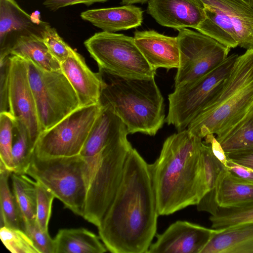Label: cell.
Listing matches in <instances>:
<instances>
[{
    "label": "cell",
    "mask_w": 253,
    "mask_h": 253,
    "mask_svg": "<svg viewBox=\"0 0 253 253\" xmlns=\"http://www.w3.org/2000/svg\"><path fill=\"white\" fill-rule=\"evenodd\" d=\"M159 215L148 164L130 151L115 195L100 224L99 236L113 253H147Z\"/></svg>",
    "instance_id": "cell-1"
},
{
    "label": "cell",
    "mask_w": 253,
    "mask_h": 253,
    "mask_svg": "<svg viewBox=\"0 0 253 253\" xmlns=\"http://www.w3.org/2000/svg\"><path fill=\"white\" fill-rule=\"evenodd\" d=\"M9 112L26 128L34 150L41 134L36 106L30 85L28 62L15 55H9Z\"/></svg>",
    "instance_id": "cell-13"
},
{
    "label": "cell",
    "mask_w": 253,
    "mask_h": 253,
    "mask_svg": "<svg viewBox=\"0 0 253 253\" xmlns=\"http://www.w3.org/2000/svg\"><path fill=\"white\" fill-rule=\"evenodd\" d=\"M35 185L37 192L36 222L44 231H48V223L51 213L52 204L55 198L53 193L39 181Z\"/></svg>",
    "instance_id": "cell-33"
},
{
    "label": "cell",
    "mask_w": 253,
    "mask_h": 253,
    "mask_svg": "<svg viewBox=\"0 0 253 253\" xmlns=\"http://www.w3.org/2000/svg\"><path fill=\"white\" fill-rule=\"evenodd\" d=\"M9 53L30 62L44 71L61 70L60 63L50 54L41 36L35 33L18 37L9 48Z\"/></svg>",
    "instance_id": "cell-21"
},
{
    "label": "cell",
    "mask_w": 253,
    "mask_h": 253,
    "mask_svg": "<svg viewBox=\"0 0 253 253\" xmlns=\"http://www.w3.org/2000/svg\"><path fill=\"white\" fill-rule=\"evenodd\" d=\"M60 66L77 94L80 107L99 103L103 80L99 72L89 69L82 55L71 48L69 56Z\"/></svg>",
    "instance_id": "cell-17"
},
{
    "label": "cell",
    "mask_w": 253,
    "mask_h": 253,
    "mask_svg": "<svg viewBox=\"0 0 253 253\" xmlns=\"http://www.w3.org/2000/svg\"><path fill=\"white\" fill-rule=\"evenodd\" d=\"M215 229L178 220L157 234L147 253H200Z\"/></svg>",
    "instance_id": "cell-14"
},
{
    "label": "cell",
    "mask_w": 253,
    "mask_h": 253,
    "mask_svg": "<svg viewBox=\"0 0 253 253\" xmlns=\"http://www.w3.org/2000/svg\"><path fill=\"white\" fill-rule=\"evenodd\" d=\"M228 171L236 178L253 185V169L228 159L225 165Z\"/></svg>",
    "instance_id": "cell-37"
},
{
    "label": "cell",
    "mask_w": 253,
    "mask_h": 253,
    "mask_svg": "<svg viewBox=\"0 0 253 253\" xmlns=\"http://www.w3.org/2000/svg\"><path fill=\"white\" fill-rule=\"evenodd\" d=\"M31 20L34 25L42 26L45 23L41 20V12L39 10L34 11L30 15Z\"/></svg>",
    "instance_id": "cell-41"
},
{
    "label": "cell",
    "mask_w": 253,
    "mask_h": 253,
    "mask_svg": "<svg viewBox=\"0 0 253 253\" xmlns=\"http://www.w3.org/2000/svg\"><path fill=\"white\" fill-rule=\"evenodd\" d=\"M101 109L100 103L78 108L42 132L36 142L33 153L40 158L80 155Z\"/></svg>",
    "instance_id": "cell-11"
},
{
    "label": "cell",
    "mask_w": 253,
    "mask_h": 253,
    "mask_svg": "<svg viewBox=\"0 0 253 253\" xmlns=\"http://www.w3.org/2000/svg\"><path fill=\"white\" fill-rule=\"evenodd\" d=\"M202 155L206 192L196 206L199 211L213 215L219 208L216 200V195L226 168L213 155L210 145L203 141Z\"/></svg>",
    "instance_id": "cell-22"
},
{
    "label": "cell",
    "mask_w": 253,
    "mask_h": 253,
    "mask_svg": "<svg viewBox=\"0 0 253 253\" xmlns=\"http://www.w3.org/2000/svg\"><path fill=\"white\" fill-rule=\"evenodd\" d=\"M247 3H248L249 5H250L253 8V0H243Z\"/></svg>",
    "instance_id": "cell-43"
},
{
    "label": "cell",
    "mask_w": 253,
    "mask_h": 253,
    "mask_svg": "<svg viewBox=\"0 0 253 253\" xmlns=\"http://www.w3.org/2000/svg\"><path fill=\"white\" fill-rule=\"evenodd\" d=\"M109 0H44L43 5L52 11L58 9L77 4H84L90 6L96 2H105Z\"/></svg>",
    "instance_id": "cell-39"
},
{
    "label": "cell",
    "mask_w": 253,
    "mask_h": 253,
    "mask_svg": "<svg viewBox=\"0 0 253 253\" xmlns=\"http://www.w3.org/2000/svg\"><path fill=\"white\" fill-rule=\"evenodd\" d=\"M30 15L18 5L15 0H0V45L4 49L8 38L15 32L34 33L30 29L34 27Z\"/></svg>",
    "instance_id": "cell-24"
},
{
    "label": "cell",
    "mask_w": 253,
    "mask_h": 253,
    "mask_svg": "<svg viewBox=\"0 0 253 253\" xmlns=\"http://www.w3.org/2000/svg\"><path fill=\"white\" fill-rule=\"evenodd\" d=\"M133 38L135 44L153 70L178 68L180 57L177 37L166 36L150 30H136Z\"/></svg>",
    "instance_id": "cell-18"
},
{
    "label": "cell",
    "mask_w": 253,
    "mask_h": 253,
    "mask_svg": "<svg viewBox=\"0 0 253 253\" xmlns=\"http://www.w3.org/2000/svg\"><path fill=\"white\" fill-rule=\"evenodd\" d=\"M11 172L0 164V227L23 230L24 221L15 198L8 185Z\"/></svg>",
    "instance_id": "cell-27"
},
{
    "label": "cell",
    "mask_w": 253,
    "mask_h": 253,
    "mask_svg": "<svg viewBox=\"0 0 253 253\" xmlns=\"http://www.w3.org/2000/svg\"><path fill=\"white\" fill-rule=\"evenodd\" d=\"M0 238L12 253H39L32 240L23 230L1 227Z\"/></svg>",
    "instance_id": "cell-32"
},
{
    "label": "cell",
    "mask_w": 253,
    "mask_h": 253,
    "mask_svg": "<svg viewBox=\"0 0 253 253\" xmlns=\"http://www.w3.org/2000/svg\"><path fill=\"white\" fill-rule=\"evenodd\" d=\"M24 231L32 240L39 253H54V239L48 231L42 230L36 221L24 222Z\"/></svg>",
    "instance_id": "cell-35"
},
{
    "label": "cell",
    "mask_w": 253,
    "mask_h": 253,
    "mask_svg": "<svg viewBox=\"0 0 253 253\" xmlns=\"http://www.w3.org/2000/svg\"><path fill=\"white\" fill-rule=\"evenodd\" d=\"M232 54L211 71L191 82L175 87L168 96L169 111L165 122L177 131L191 121L219 93L238 57Z\"/></svg>",
    "instance_id": "cell-7"
},
{
    "label": "cell",
    "mask_w": 253,
    "mask_h": 253,
    "mask_svg": "<svg viewBox=\"0 0 253 253\" xmlns=\"http://www.w3.org/2000/svg\"><path fill=\"white\" fill-rule=\"evenodd\" d=\"M147 13L160 25L178 30L196 29L206 17L198 0H149Z\"/></svg>",
    "instance_id": "cell-16"
},
{
    "label": "cell",
    "mask_w": 253,
    "mask_h": 253,
    "mask_svg": "<svg viewBox=\"0 0 253 253\" xmlns=\"http://www.w3.org/2000/svg\"><path fill=\"white\" fill-rule=\"evenodd\" d=\"M25 174L51 191L65 208L83 216L87 183L85 164L80 155L40 158L33 152Z\"/></svg>",
    "instance_id": "cell-5"
},
{
    "label": "cell",
    "mask_w": 253,
    "mask_h": 253,
    "mask_svg": "<svg viewBox=\"0 0 253 253\" xmlns=\"http://www.w3.org/2000/svg\"><path fill=\"white\" fill-rule=\"evenodd\" d=\"M205 19L195 29L229 48L253 47V8L243 0H198Z\"/></svg>",
    "instance_id": "cell-8"
},
{
    "label": "cell",
    "mask_w": 253,
    "mask_h": 253,
    "mask_svg": "<svg viewBox=\"0 0 253 253\" xmlns=\"http://www.w3.org/2000/svg\"><path fill=\"white\" fill-rule=\"evenodd\" d=\"M9 55L0 56V112H9Z\"/></svg>",
    "instance_id": "cell-36"
},
{
    "label": "cell",
    "mask_w": 253,
    "mask_h": 253,
    "mask_svg": "<svg viewBox=\"0 0 253 253\" xmlns=\"http://www.w3.org/2000/svg\"><path fill=\"white\" fill-rule=\"evenodd\" d=\"M132 148L125 136L108 145L97 156L95 170L87 187L82 216L97 227L115 195L127 157Z\"/></svg>",
    "instance_id": "cell-6"
},
{
    "label": "cell",
    "mask_w": 253,
    "mask_h": 253,
    "mask_svg": "<svg viewBox=\"0 0 253 253\" xmlns=\"http://www.w3.org/2000/svg\"><path fill=\"white\" fill-rule=\"evenodd\" d=\"M33 152V149L26 128L16 121L13 129L12 149L13 172L25 174L30 163Z\"/></svg>",
    "instance_id": "cell-29"
},
{
    "label": "cell",
    "mask_w": 253,
    "mask_h": 253,
    "mask_svg": "<svg viewBox=\"0 0 253 253\" xmlns=\"http://www.w3.org/2000/svg\"><path fill=\"white\" fill-rule=\"evenodd\" d=\"M200 253H253V222L215 229Z\"/></svg>",
    "instance_id": "cell-20"
},
{
    "label": "cell",
    "mask_w": 253,
    "mask_h": 253,
    "mask_svg": "<svg viewBox=\"0 0 253 253\" xmlns=\"http://www.w3.org/2000/svg\"><path fill=\"white\" fill-rule=\"evenodd\" d=\"M225 154L227 159L253 169V146Z\"/></svg>",
    "instance_id": "cell-38"
},
{
    "label": "cell",
    "mask_w": 253,
    "mask_h": 253,
    "mask_svg": "<svg viewBox=\"0 0 253 253\" xmlns=\"http://www.w3.org/2000/svg\"><path fill=\"white\" fill-rule=\"evenodd\" d=\"M217 140L225 153L253 146V108L241 122Z\"/></svg>",
    "instance_id": "cell-28"
},
{
    "label": "cell",
    "mask_w": 253,
    "mask_h": 253,
    "mask_svg": "<svg viewBox=\"0 0 253 253\" xmlns=\"http://www.w3.org/2000/svg\"><path fill=\"white\" fill-rule=\"evenodd\" d=\"M211 228L221 229L245 222H253V203L233 208L219 207L215 214L211 215Z\"/></svg>",
    "instance_id": "cell-30"
},
{
    "label": "cell",
    "mask_w": 253,
    "mask_h": 253,
    "mask_svg": "<svg viewBox=\"0 0 253 253\" xmlns=\"http://www.w3.org/2000/svg\"><path fill=\"white\" fill-rule=\"evenodd\" d=\"M16 120L9 112H0V164L13 172L12 149Z\"/></svg>",
    "instance_id": "cell-31"
},
{
    "label": "cell",
    "mask_w": 253,
    "mask_h": 253,
    "mask_svg": "<svg viewBox=\"0 0 253 253\" xmlns=\"http://www.w3.org/2000/svg\"><path fill=\"white\" fill-rule=\"evenodd\" d=\"M128 134L123 121L109 108L102 106L80 154L85 164L88 181L93 174L99 153L109 144Z\"/></svg>",
    "instance_id": "cell-15"
},
{
    "label": "cell",
    "mask_w": 253,
    "mask_h": 253,
    "mask_svg": "<svg viewBox=\"0 0 253 253\" xmlns=\"http://www.w3.org/2000/svg\"><path fill=\"white\" fill-rule=\"evenodd\" d=\"M99 236L84 228L62 229L54 239V253H103L108 250Z\"/></svg>",
    "instance_id": "cell-23"
},
{
    "label": "cell",
    "mask_w": 253,
    "mask_h": 253,
    "mask_svg": "<svg viewBox=\"0 0 253 253\" xmlns=\"http://www.w3.org/2000/svg\"><path fill=\"white\" fill-rule=\"evenodd\" d=\"M27 62L42 133L79 108V101L61 70L46 71Z\"/></svg>",
    "instance_id": "cell-10"
},
{
    "label": "cell",
    "mask_w": 253,
    "mask_h": 253,
    "mask_svg": "<svg viewBox=\"0 0 253 253\" xmlns=\"http://www.w3.org/2000/svg\"><path fill=\"white\" fill-rule=\"evenodd\" d=\"M204 138L205 142L210 145L213 155L225 166L227 158L225 152L220 143L216 139L215 136L212 134H209Z\"/></svg>",
    "instance_id": "cell-40"
},
{
    "label": "cell",
    "mask_w": 253,
    "mask_h": 253,
    "mask_svg": "<svg viewBox=\"0 0 253 253\" xmlns=\"http://www.w3.org/2000/svg\"><path fill=\"white\" fill-rule=\"evenodd\" d=\"M149 0H121V4L122 5H129L135 3L144 4L148 2Z\"/></svg>",
    "instance_id": "cell-42"
},
{
    "label": "cell",
    "mask_w": 253,
    "mask_h": 253,
    "mask_svg": "<svg viewBox=\"0 0 253 253\" xmlns=\"http://www.w3.org/2000/svg\"><path fill=\"white\" fill-rule=\"evenodd\" d=\"M253 108V47L238 56L223 87L197 115L187 129L202 138L220 139Z\"/></svg>",
    "instance_id": "cell-4"
},
{
    "label": "cell",
    "mask_w": 253,
    "mask_h": 253,
    "mask_svg": "<svg viewBox=\"0 0 253 253\" xmlns=\"http://www.w3.org/2000/svg\"><path fill=\"white\" fill-rule=\"evenodd\" d=\"M202 138L187 128L166 138L159 156L148 164L159 215L197 205L206 192Z\"/></svg>",
    "instance_id": "cell-2"
},
{
    "label": "cell",
    "mask_w": 253,
    "mask_h": 253,
    "mask_svg": "<svg viewBox=\"0 0 253 253\" xmlns=\"http://www.w3.org/2000/svg\"><path fill=\"white\" fill-rule=\"evenodd\" d=\"M13 194L23 221H35L37 215V192L35 180L26 174L11 173Z\"/></svg>",
    "instance_id": "cell-26"
},
{
    "label": "cell",
    "mask_w": 253,
    "mask_h": 253,
    "mask_svg": "<svg viewBox=\"0 0 253 253\" xmlns=\"http://www.w3.org/2000/svg\"><path fill=\"white\" fill-rule=\"evenodd\" d=\"M143 13L141 8L129 4L87 10L81 13V17L103 32L115 33L141 25Z\"/></svg>",
    "instance_id": "cell-19"
},
{
    "label": "cell",
    "mask_w": 253,
    "mask_h": 253,
    "mask_svg": "<svg viewBox=\"0 0 253 253\" xmlns=\"http://www.w3.org/2000/svg\"><path fill=\"white\" fill-rule=\"evenodd\" d=\"M84 43L99 71L130 78L155 77L156 71L147 63L133 37L103 31L95 33Z\"/></svg>",
    "instance_id": "cell-9"
},
{
    "label": "cell",
    "mask_w": 253,
    "mask_h": 253,
    "mask_svg": "<svg viewBox=\"0 0 253 253\" xmlns=\"http://www.w3.org/2000/svg\"><path fill=\"white\" fill-rule=\"evenodd\" d=\"M99 72L104 82L101 106L123 121L128 134L155 135L166 117L164 99L154 77L130 78Z\"/></svg>",
    "instance_id": "cell-3"
},
{
    "label": "cell",
    "mask_w": 253,
    "mask_h": 253,
    "mask_svg": "<svg viewBox=\"0 0 253 253\" xmlns=\"http://www.w3.org/2000/svg\"><path fill=\"white\" fill-rule=\"evenodd\" d=\"M220 208H233L253 203V185L234 177L227 169L218 188L216 198Z\"/></svg>",
    "instance_id": "cell-25"
},
{
    "label": "cell",
    "mask_w": 253,
    "mask_h": 253,
    "mask_svg": "<svg viewBox=\"0 0 253 253\" xmlns=\"http://www.w3.org/2000/svg\"><path fill=\"white\" fill-rule=\"evenodd\" d=\"M40 36L50 54L60 64L67 58L72 47L64 42L54 28L45 23L41 30Z\"/></svg>",
    "instance_id": "cell-34"
},
{
    "label": "cell",
    "mask_w": 253,
    "mask_h": 253,
    "mask_svg": "<svg viewBox=\"0 0 253 253\" xmlns=\"http://www.w3.org/2000/svg\"><path fill=\"white\" fill-rule=\"evenodd\" d=\"M177 30L180 60L175 87L200 78L228 56L230 48L214 39L187 28Z\"/></svg>",
    "instance_id": "cell-12"
}]
</instances>
